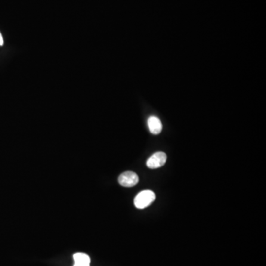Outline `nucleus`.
Returning a JSON list of instances; mask_svg holds the SVG:
<instances>
[{
  "instance_id": "1",
  "label": "nucleus",
  "mask_w": 266,
  "mask_h": 266,
  "mask_svg": "<svg viewBox=\"0 0 266 266\" xmlns=\"http://www.w3.org/2000/svg\"><path fill=\"white\" fill-rule=\"evenodd\" d=\"M155 200V195L152 191L144 190L137 194L134 198V205L139 209H143L150 205Z\"/></svg>"
},
{
  "instance_id": "2",
  "label": "nucleus",
  "mask_w": 266,
  "mask_h": 266,
  "mask_svg": "<svg viewBox=\"0 0 266 266\" xmlns=\"http://www.w3.org/2000/svg\"><path fill=\"white\" fill-rule=\"evenodd\" d=\"M138 182V176L133 171H125L118 177V183L124 187H133Z\"/></svg>"
},
{
  "instance_id": "3",
  "label": "nucleus",
  "mask_w": 266,
  "mask_h": 266,
  "mask_svg": "<svg viewBox=\"0 0 266 266\" xmlns=\"http://www.w3.org/2000/svg\"><path fill=\"white\" fill-rule=\"evenodd\" d=\"M166 159V155L164 152H155L147 160L146 166L148 168H152V169L160 168L165 164Z\"/></svg>"
},
{
  "instance_id": "4",
  "label": "nucleus",
  "mask_w": 266,
  "mask_h": 266,
  "mask_svg": "<svg viewBox=\"0 0 266 266\" xmlns=\"http://www.w3.org/2000/svg\"><path fill=\"white\" fill-rule=\"evenodd\" d=\"M148 126H149V130L153 134H158L162 130V124L159 118L155 116L149 117L148 119Z\"/></svg>"
},
{
  "instance_id": "5",
  "label": "nucleus",
  "mask_w": 266,
  "mask_h": 266,
  "mask_svg": "<svg viewBox=\"0 0 266 266\" xmlns=\"http://www.w3.org/2000/svg\"><path fill=\"white\" fill-rule=\"evenodd\" d=\"M75 264L73 266H90V258L84 253H76L73 255Z\"/></svg>"
},
{
  "instance_id": "6",
  "label": "nucleus",
  "mask_w": 266,
  "mask_h": 266,
  "mask_svg": "<svg viewBox=\"0 0 266 266\" xmlns=\"http://www.w3.org/2000/svg\"><path fill=\"white\" fill-rule=\"evenodd\" d=\"M3 44H4V40H3L2 35L0 33V46H2Z\"/></svg>"
}]
</instances>
